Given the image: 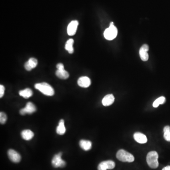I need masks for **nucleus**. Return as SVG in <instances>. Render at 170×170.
Returning <instances> with one entry per match:
<instances>
[{
    "label": "nucleus",
    "instance_id": "nucleus-6",
    "mask_svg": "<svg viewBox=\"0 0 170 170\" xmlns=\"http://www.w3.org/2000/svg\"><path fill=\"white\" fill-rule=\"evenodd\" d=\"M36 109L35 105L31 102H28L26 104L25 108L21 109L20 114L21 115H25L26 114H32L36 111Z\"/></svg>",
    "mask_w": 170,
    "mask_h": 170
},
{
    "label": "nucleus",
    "instance_id": "nucleus-3",
    "mask_svg": "<svg viewBox=\"0 0 170 170\" xmlns=\"http://www.w3.org/2000/svg\"><path fill=\"white\" fill-rule=\"evenodd\" d=\"M116 157L119 160L123 162L131 163L134 161L135 159L132 155L123 149L120 150L118 151L117 153Z\"/></svg>",
    "mask_w": 170,
    "mask_h": 170
},
{
    "label": "nucleus",
    "instance_id": "nucleus-14",
    "mask_svg": "<svg viewBox=\"0 0 170 170\" xmlns=\"http://www.w3.org/2000/svg\"><path fill=\"white\" fill-rule=\"evenodd\" d=\"M134 138L137 142L140 144H145L148 141L146 136L140 132L135 133L134 134Z\"/></svg>",
    "mask_w": 170,
    "mask_h": 170
},
{
    "label": "nucleus",
    "instance_id": "nucleus-15",
    "mask_svg": "<svg viewBox=\"0 0 170 170\" xmlns=\"http://www.w3.org/2000/svg\"><path fill=\"white\" fill-rule=\"evenodd\" d=\"M21 135L23 139L24 140H30L33 138L34 134L29 129H25L22 132Z\"/></svg>",
    "mask_w": 170,
    "mask_h": 170
},
{
    "label": "nucleus",
    "instance_id": "nucleus-21",
    "mask_svg": "<svg viewBox=\"0 0 170 170\" xmlns=\"http://www.w3.org/2000/svg\"><path fill=\"white\" fill-rule=\"evenodd\" d=\"M165 98L164 96H161L155 101L153 104V107H155V108L158 107L160 105L164 104L165 102Z\"/></svg>",
    "mask_w": 170,
    "mask_h": 170
},
{
    "label": "nucleus",
    "instance_id": "nucleus-1",
    "mask_svg": "<svg viewBox=\"0 0 170 170\" xmlns=\"http://www.w3.org/2000/svg\"><path fill=\"white\" fill-rule=\"evenodd\" d=\"M35 87L45 95L52 96L55 94L54 88L47 83L42 82L35 84Z\"/></svg>",
    "mask_w": 170,
    "mask_h": 170
},
{
    "label": "nucleus",
    "instance_id": "nucleus-22",
    "mask_svg": "<svg viewBox=\"0 0 170 170\" xmlns=\"http://www.w3.org/2000/svg\"><path fill=\"white\" fill-rule=\"evenodd\" d=\"M164 137L165 140L170 142V126H166L164 128Z\"/></svg>",
    "mask_w": 170,
    "mask_h": 170
},
{
    "label": "nucleus",
    "instance_id": "nucleus-10",
    "mask_svg": "<svg viewBox=\"0 0 170 170\" xmlns=\"http://www.w3.org/2000/svg\"><path fill=\"white\" fill-rule=\"evenodd\" d=\"M78 25V22L77 21H73L71 22L68 26V34L70 36L74 35L76 34Z\"/></svg>",
    "mask_w": 170,
    "mask_h": 170
},
{
    "label": "nucleus",
    "instance_id": "nucleus-24",
    "mask_svg": "<svg viewBox=\"0 0 170 170\" xmlns=\"http://www.w3.org/2000/svg\"><path fill=\"white\" fill-rule=\"evenodd\" d=\"M5 88L3 85H1L0 86V98H2L5 94Z\"/></svg>",
    "mask_w": 170,
    "mask_h": 170
},
{
    "label": "nucleus",
    "instance_id": "nucleus-26",
    "mask_svg": "<svg viewBox=\"0 0 170 170\" xmlns=\"http://www.w3.org/2000/svg\"><path fill=\"white\" fill-rule=\"evenodd\" d=\"M162 170H170V166L168 165L166 167H164Z\"/></svg>",
    "mask_w": 170,
    "mask_h": 170
},
{
    "label": "nucleus",
    "instance_id": "nucleus-5",
    "mask_svg": "<svg viewBox=\"0 0 170 170\" xmlns=\"http://www.w3.org/2000/svg\"><path fill=\"white\" fill-rule=\"evenodd\" d=\"M62 153H58V154L55 155L53 157L52 161V164L55 168L58 167H63L65 166L66 162L62 159Z\"/></svg>",
    "mask_w": 170,
    "mask_h": 170
},
{
    "label": "nucleus",
    "instance_id": "nucleus-2",
    "mask_svg": "<svg viewBox=\"0 0 170 170\" xmlns=\"http://www.w3.org/2000/svg\"><path fill=\"white\" fill-rule=\"evenodd\" d=\"M158 155L156 151H151L148 153L147 156V162L150 168L155 169L158 167Z\"/></svg>",
    "mask_w": 170,
    "mask_h": 170
},
{
    "label": "nucleus",
    "instance_id": "nucleus-20",
    "mask_svg": "<svg viewBox=\"0 0 170 170\" xmlns=\"http://www.w3.org/2000/svg\"><path fill=\"white\" fill-rule=\"evenodd\" d=\"M73 44H74V40L72 38L68 39L66 43L65 48L68 51L69 54H72L74 52V48L73 47Z\"/></svg>",
    "mask_w": 170,
    "mask_h": 170
},
{
    "label": "nucleus",
    "instance_id": "nucleus-4",
    "mask_svg": "<svg viewBox=\"0 0 170 170\" xmlns=\"http://www.w3.org/2000/svg\"><path fill=\"white\" fill-rule=\"evenodd\" d=\"M118 33L116 27L113 25V22H111L110 26L104 32V35L105 38L108 40H112L115 38Z\"/></svg>",
    "mask_w": 170,
    "mask_h": 170
},
{
    "label": "nucleus",
    "instance_id": "nucleus-8",
    "mask_svg": "<svg viewBox=\"0 0 170 170\" xmlns=\"http://www.w3.org/2000/svg\"><path fill=\"white\" fill-rule=\"evenodd\" d=\"M8 155L10 159L14 163H17L21 161V155L14 150L10 149L8 152Z\"/></svg>",
    "mask_w": 170,
    "mask_h": 170
},
{
    "label": "nucleus",
    "instance_id": "nucleus-25",
    "mask_svg": "<svg viewBox=\"0 0 170 170\" xmlns=\"http://www.w3.org/2000/svg\"><path fill=\"white\" fill-rule=\"evenodd\" d=\"M56 68H57V70H60V69L64 68L63 64L61 63H58V64H57Z\"/></svg>",
    "mask_w": 170,
    "mask_h": 170
},
{
    "label": "nucleus",
    "instance_id": "nucleus-12",
    "mask_svg": "<svg viewBox=\"0 0 170 170\" xmlns=\"http://www.w3.org/2000/svg\"><path fill=\"white\" fill-rule=\"evenodd\" d=\"M38 60L35 58H31L24 64V67L27 71H30L36 67L38 65Z\"/></svg>",
    "mask_w": 170,
    "mask_h": 170
},
{
    "label": "nucleus",
    "instance_id": "nucleus-11",
    "mask_svg": "<svg viewBox=\"0 0 170 170\" xmlns=\"http://www.w3.org/2000/svg\"><path fill=\"white\" fill-rule=\"evenodd\" d=\"M78 84L79 87L82 88H88L91 85V80L88 77L83 76L78 78Z\"/></svg>",
    "mask_w": 170,
    "mask_h": 170
},
{
    "label": "nucleus",
    "instance_id": "nucleus-13",
    "mask_svg": "<svg viewBox=\"0 0 170 170\" xmlns=\"http://www.w3.org/2000/svg\"><path fill=\"white\" fill-rule=\"evenodd\" d=\"M115 97L113 95L108 94L103 98L102 100V104L105 106H110L113 104L115 101Z\"/></svg>",
    "mask_w": 170,
    "mask_h": 170
},
{
    "label": "nucleus",
    "instance_id": "nucleus-19",
    "mask_svg": "<svg viewBox=\"0 0 170 170\" xmlns=\"http://www.w3.org/2000/svg\"><path fill=\"white\" fill-rule=\"evenodd\" d=\"M19 95L25 98H28L33 95V92L30 88H27L24 90L19 91Z\"/></svg>",
    "mask_w": 170,
    "mask_h": 170
},
{
    "label": "nucleus",
    "instance_id": "nucleus-23",
    "mask_svg": "<svg viewBox=\"0 0 170 170\" xmlns=\"http://www.w3.org/2000/svg\"><path fill=\"white\" fill-rule=\"evenodd\" d=\"M7 121V116L5 113L3 112L0 113V122L2 124H5Z\"/></svg>",
    "mask_w": 170,
    "mask_h": 170
},
{
    "label": "nucleus",
    "instance_id": "nucleus-16",
    "mask_svg": "<svg viewBox=\"0 0 170 170\" xmlns=\"http://www.w3.org/2000/svg\"><path fill=\"white\" fill-rule=\"evenodd\" d=\"M79 145L80 148L85 151L89 150L92 148V143L89 140H82L79 141Z\"/></svg>",
    "mask_w": 170,
    "mask_h": 170
},
{
    "label": "nucleus",
    "instance_id": "nucleus-7",
    "mask_svg": "<svg viewBox=\"0 0 170 170\" xmlns=\"http://www.w3.org/2000/svg\"><path fill=\"white\" fill-rule=\"evenodd\" d=\"M115 164L111 160L102 162L98 166V170H107V169H112L115 168Z\"/></svg>",
    "mask_w": 170,
    "mask_h": 170
},
{
    "label": "nucleus",
    "instance_id": "nucleus-18",
    "mask_svg": "<svg viewBox=\"0 0 170 170\" xmlns=\"http://www.w3.org/2000/svg\"><path fill=\"white\" fill-rule=\"evenodd\" d=\"M66 128L64 125V121L62 119L60 120L59 125L56 128V132L57 134L62 135L65 133Z\"/></svg>",
    "mask_w": 170,
    "mask_h": 170
},
{
    "label": "nucleus",
    "instance_id": "nucleus-17",
    "mask_svg": "<svg viewBox=\"0 0 170 170\" xmlns=\"http://www.w3.org/2000/svg\"><path fill=\"white\" fill-rule=\"evenodd\" d=\"M56 75L61 79H67L69 77V74L64 68L57 70L55 72Z\"/></svg>",
    "mask_w": 170,
    "mask_h": 170
},
{
    "label": "nucleus",
    "instance_id": "nucleus-9",
    "mask_svg": "<svg viewBox=\"0 0 170 170\" xmlns=\"http://www.w3.org/2000/svg\"><path fill=\"white\" fill-rule=\"evenodd\" d=\"M149 50V46L147 44H144L141 46L139 50V55L143 61H147L149 58L148 52Z\"/></svg>",
    "mask_w": 170,
    "mask_h": 170
}]
</instances>
